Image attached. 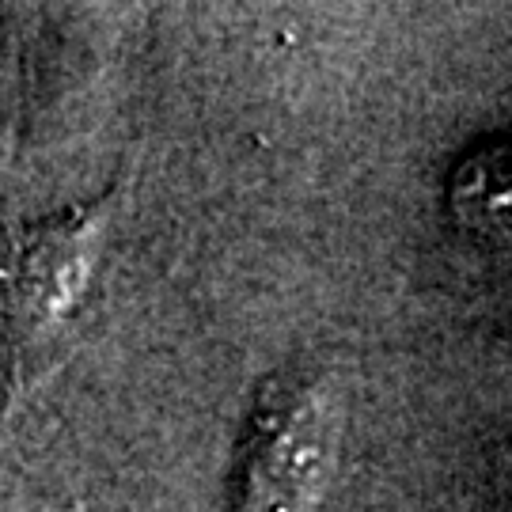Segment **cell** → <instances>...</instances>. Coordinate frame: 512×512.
<instances>
[{
	"instance_id": "1",
	"label": "cell",
	"mask_w": 512,
	"mask_h": 512,
	"mask_svg": "<svg viewBox=\"0 0 512 512\" xmlns=\"http://www.w3.org/2000/svg\"><path fill=\"white\" fill-rule=\"evenodd\" d=\"M338 456V410L323 376L293 365L258 387L236 467V512H315Z\"/></svg>"
},
{
	"instance_id": "3",
	"label": "cell",
	"mask_w": 512,
	"mask_h": 512,
	"mask_svg": "<svg viewBox=\"0 0 512 512\" xmlns=\"http://www.w3.org/2000/svg\"><path fill=\"white\" fill-rule=\"evenodd\" d=\"M448 205L467 232L512 243V141L467 152L448 179Z\"/></svg>"
},
{
	"instance_id": "2",
	"label": "cell",
	"mask_w": 512,
	"mask_h": 512,
	"mask_svg": "<svg viewBox=\"0 0 512 512\" xmlns=\"http://www.w3.org/2000/svg\"><path fill=\"white\" fill-rule=\"evenodd\" d=\"M103 213L107 202L73 209L61 217L38 220L23 236L16 266L8 274V315L19 349L50 338L84 296L95 270Z\"/></svg>"
}]
</instances>
